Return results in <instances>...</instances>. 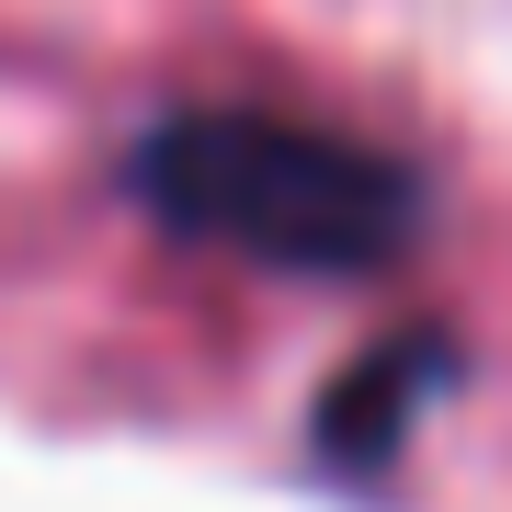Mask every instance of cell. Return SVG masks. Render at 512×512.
Segmentation results:
<instances>
[{
  "instance_id": "cell-1",
  "label": "cell",
  "mask_w": 512,
  "mask_h": 512,
  "mask_svg": "<svg viewBox=\"0 0 512 512\" xmlns=\"http://www.w3.org/2000/svg\"><path fill=\"white\" fill-rule=\"evenodd\" d=\"M126 194L148 205V228L228 251L251 274H308V285H353L410 262L421 217V171L387 137L319 126V114H274V103H183L137 137Z\"/></svg>"
}]
</instances>
